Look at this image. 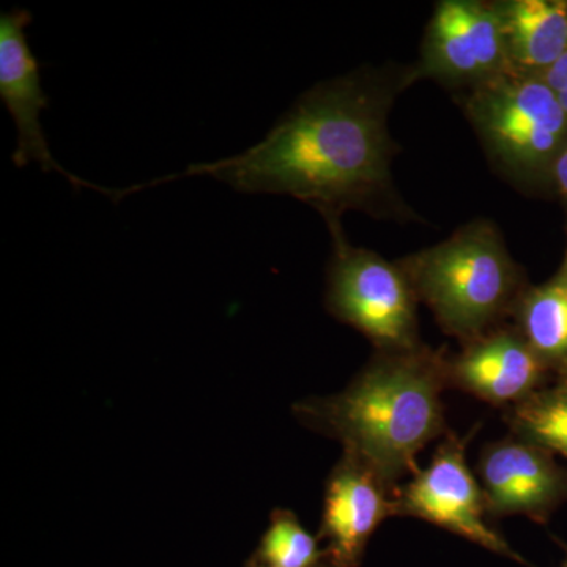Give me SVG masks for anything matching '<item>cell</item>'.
<instances>
[{
	"label": "cell",
	"instance_id": "cell-1",
	"mask_svg": "<svg viewBox=\"0 0 567 567\" xmlns=\"http://www.w3.org/2000/svg\"><path fill=\"white\" fill-rule=\"evenodd\" d=\"M420 80L412 70H360L305 93L262 141L213 163L193 164L152 185L215 178L245 194H284L311 205L324 221L360 210L375 218H413L394 192L395 144L388 115L395 96Z\"/></svg>",
	"mask_w": 567,
	"mask_h": 567
},
{
	"label": "cell",
	"instance_id": "cell-2",
	"mask_svg": "<svg viewBox=\"0 0 567 567\" xmlns=\"http://www.w3.org/2000/svg\"><path fill=\"white\" fill-rule=\"evenodd\" d=\"M450 361L424 347L380 352L344 391L293 406L301 424L344 445L390 486L416 472V454L445 432Z\"/></svg>",
	"mask_w": 567,
	"mask_h": 567
},
{
	"label": "cell",
	"instance_id": "cell-3",
	"mask_svg": "<svg viewBox=\"0 0 567 567\" xmlns=\"http://www.w3.org/2000/svg\"><path fill=\"white\" fill-rule=\"evenodd\" d=\"M399 265L443 330L466 342L516 308L520 274L492 223H470Z\"/></svg>",
	"mask_w": 567,
	"mask_h": 567
},
{
	"label": "cell",
	"instance_id": "cell-4",
	"mask_svg": "<svg viewBox=\"0 0 567 567\" xmlns=\"http://www.w3.org/2000/svg\"><path fill=\"white\" fill-rule=\"evenodd\" d=\"M465 107L488 155L514 181L548 162L567 128L557 93L516 70L472 89Z\"/></svg>",
	"mask_w": 567,
	"mask_h": 567
},
{
	"label": "cell",
	"instance_id": "cell-5",
	"mask_svg": "<svg viewBox=\"0 0 567 567\" xmlns=\"http://www.w3.org/2000/svg\"><path fill=\"white\" fill-rule=\"evenodd\" d=\"M333 237L328 265V311L368 336L380 352H404L417 344V295L401 265L388 262L347 240L341 221L327 223Z\"/></svg>",
	"mask_w": 567,
	"mask_h": 567
},
{
	"label": "cell",
	"instance_id": "cell-6",
	"mask_svg": "<svg viewBox=\"0 0 567 567\" xmlns=\"http://www.w3.org/2000/svg\"><path fill=\"white\" fill-rule=\"evenodd\" d=\"M420 78L475 89L513 70L498 7L443 0L427 25Z\"/></svg>",
	"mask_w": 567,
	"mask_h": 567
},
{
	"label": "cell",
	"instance_id": "cell-7",
	"mask_svg": "<svg viewBox=\"0 0 567 567\" xmlns=\"http://www.w3.org/2000/svg\"><path fill=\"white\" fill-rule=\"evenodd\" d=\"M466 442L468 439L454 434L446 436L427 468L399 488V514L423 518L487 550L524 563L484 518L486 499L466 465Z\"/></svg>",
	"mask_w": 567,
	"mask_h": 567
},
{
	"label": "cell",
	"instance_id": "cell-8",
	"mask_svg": "<svg viewBox=\"0 0 567 567\" xmlns=\"http://www.w3.org/2000/svg\"><path fill=\"white\" fill-rule=\"evenodd\" d=\"M399 488L354 454H342L324 488L317 539L324 543V566L358 567L365 547L385 518L399 516Z\"/></svg>",
	"mask_w": 567,
	"mask_h": 567
},
{
	"label": "cell",
	"instance_id": "cell-9",
	"mask_svg": "<svg viewBox=\"0 0 567 567\" xmlns=\"http://www.w3.org/2000/svg\"><path fill=\"white\" fill-rule=\"evenodd\" d=\"M31 22L32 14L24 9L0 14V99L10 112L18 134L11 162L17 167L39 163L44 173L62 174L74 188L107 194L106 188L91 185L63 169L51 153L40 122L41 112L48 110L50 100L41 87L40 63L25 35V28Z\"/></svg>",
	"mask_w": 567,
	"mask_h": 567
},
{
	"label": "cell",
	"instance_id": "cell-10",
	"mask_svg": "<svg viewBox=\"0 0 567 567\" xmlns=\"http://www.w3.org/2000/svg\"><path fill=\"white\" fill-rule=\"evenodd\" d=\"M480 476L492 517L522 514L546 522L567 496V476L547 450L518 436L484 447Z\"/></svg>",
	"mask_w": 567,
	"mask_h": 567
},
{
	"label": "cell",
	"instance_id": "cell-11",
	"mask_svg": "<svg viewBox=\"0 0 567 567\" xmlns=\"http://www.w3.org/2000/svg\"><path fill=\"white\" fill-rule=\"evenodd\" d=\"M450 361V383L494 405L520 404L537 393L546 363L513 331L484 334Z\"/></svg>",
	"mask_w": 567,
	"mask_h": 567
},
{
	"label": "cell",
	"instance_id": "cell-12",
	"mask_svg": "<svg viewBox=\"0 0 567 567\" xmlns=\"http://www.w3.org/2000/svg\"><path fill=\"white\" fill-rule=\"evenodd\" d=\"M498 7L511 66L520 73L550 69L567 51V7L514 0Z\"/></svg>",
	"mask_w": 567,
	"mask_h": 567
},
{
	"label": "cell",
	"instance_id": "cell-13",
	"mask_svg": "<svg viewBox=\"0 0 567 567\" xmlns=\"http://www.w3.org/2000/svg\"><path fill=\"white\" fill-rule=\"evenodd\" d=\"M522 334L544 363L567 360V282L533 290L518 306Z\"/></svg>",
	"mask_w": 567,
	"mask_h": 567
},
{
	"label": "cell",
	"instance_id": "cell-14",
	"mask_svg": "<svg viewBox=\"0 0 567 567\" xmlns=\"http://www.w3.org/2000/svg\"><path fill=\"white\" fill-rule=\"evenodd\" d=\"M509 424L518 439L558 451L567 457V390L537 391L509 412Z\"/></svg>",
	"mask_w": 567,
	"mask_h": 567
},
{
	"label": "cell",
	"instance_id": "cell-15",
	"mask_svg": "<svg viewBox=\"0 0 567 567\" xmlns=\"http://www.w3.org/2000/svg\"><path fill=\"white\" fill-rule=\"evenodd\" d=\"M289 509H275L251 558L275 567H327L323 547Z\"/></svg>",
	"mask_w": 567,
	"mask_h": 567
},
{
	"label": "cell",
	"instance_id": "cell-16",
	"mask_svg": "<svg viewBox=\"0 0 567 567\" xmlns=\"http://www.w3.org/2000/svg\"><path fill=\"white\" fill-rule=\"evenodd\" d=\"M544 82L555 93L567 89V51L544 74Z\"/></svg>",
	"mask_w": 567,
	"mask_h": 567
},
{
	"label": "cell",
	"instance_id": "cell-17",
	"mask_svg": "<svg viewBox=\"0 0 567 567\" xmlns=\"http://www.w3.org/2000/svg\"><path fill=\"white\" fill-rule=\"evenodd\" d=\"M555 178H557L559 192L567 196V148L559 153L555 163Z\"/></svg>",
	"mask_w": 567,
	"mask_h": 567
},
{
	"label": "cell",
	"instance_id": "cell-18",
	"mask_svg": "<svg viewBox=\"0 0 567 567\" xmlns=\"http://www.w3.org/2000/svg\"><path fill=\"white\" fill-rule=\"evenodd\" d=\"M557 96L559 104H561L563 111H565L567 115V89L566 91L558 92Z\"/></svg>",
	"mask_w": 567,
	"mask_h": 567
},
{
	"label": "cell",
	"instance_id": "cell-19",
	"mask_svg": "<svg viewBox=\"0 0 567 567\" xmlns=\"http://www.w3.org/2000/svg\"><path fill=\"white\" fill-rule=\"evenodd\" d=\"M245 567H275L270 565H265V563L257 561V559L249 558L248 561H246Z\"/></svg>",
	"mask_w": 567,
	"mask_h": 567
},
{
	"label": "cell",
	"instance_id": "cell-20",
	"mask_svg": "<svg viewBox=\"0 0 567 567\" xmlns=\"http://www.w3.org/2000/svg\"><path fill=\"white\" fill-rule=\"evenodd\" d=\"M561 386L567 390V360L561 365Z\"/></svg>",
	"mask_w": 567,
	"mask_h": 567
},
{
	"label": "cell",
	"instance_id": "cell-21",
	"mask_svg": "<svg viewBox=\"0 0 567 567\" xmlns=\"http://www.w3.org/2000/svg\"><path fill=\"white\" fill-rule=\"evenodd\" d=\"M559 279H563V281L567 282V259H566L565 268H563L561 278H559Z\"/></svg>",
	"mask_w": 567,
	"mask_h": 567
},
{
	"label": "cell",
	"instance_id": "cell-22",
	"mask_svg": "<svg viewBox=\"0 0 567 567\" xmlns=\"http://www.w3.org/2000/svg\"><path fill=\"white\" fill-rule=\"evenodd\" d=\"M559 567H567V550L565 561H563L561 565H559Z\"/></svg>",
	"mask_w": 567,
	"mask_h": 567
}]
</instances>
